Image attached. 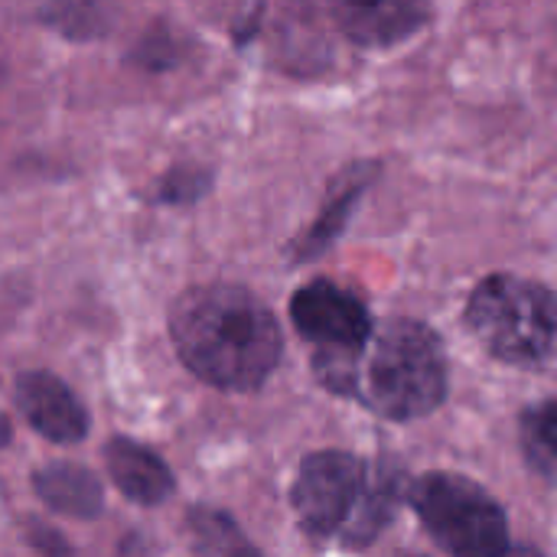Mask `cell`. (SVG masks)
<instances>
[{
  "label": "cell",
  "instance_id": "6da1fadb",
  "mask_svg": "<svg viewBox=\"0 0 557 557\" xmlns=\"http://www.w3.org/2000/svg\"><path fill=\"white\" fill-rule=\"evenodd\" d=\"M170 333L186 369L225 392L258 388L284 349L271 310L235 284H209L183 294L173 307Z\"/></svg>",
  "mask_w": 557,
  "mask_h": 557
},
{
  "label": "cell",
  "instance_id": "7a4b0ae2",
  "mask_svg": "<svg viewBox=\"0 0 557 557\" xmlns=\"http://www.w3.org/2000/svg\"><path fill=\"white\" fill-rule=\"evenodd\" d=\"M401 476L392 467H366L343 450H323L300 463L294 509L317 539L343 535L346 545L372 542L401 499Z\"/></svg>",
  "mask_w": 557,
  "mask_h": 557
},
{
  "label": "cell",
  "instance_id": "3957f363",
  "mask_svg": "<svg viewBox=\"0 0 557 557\" xmlns=\"http://www.w3.org/2000/svg\"><path fill=\"white\" fill-rule=\"evenodd\" d=\"M352 398L392 421H414L447 395V359L434 330L418 320H388L372 330L352 366Z\"/></svg>",
  "mask_w": 557,
  "mask_h": 557
},
{
  "label": "cell",
  "instance_id": "277c9868",
  "mask_svg": "<svg viewBox=\"0 0 557 557\" xmlns=\"http://www.w3.org/2000/svg\"><path fill=\"white\" fill-rule=\"evenodd\" d=\"M467 323L503 362L535 369L555 356V294L545 284L493 274L480 281L467 304Z\"/></svg>",
  "mask_w": 557,
  "mask_h": 557
},
{
  "label": "cell",
  "instance_id": "5b68a950",
  "mask_svg": "<svg viewBox=\"0 0 557 557\" xmlns=\"http://www.w3.org/2000/svg\"><path fill=\"white\" fill-rule=\"evenodd\" d=\"M421 525L454 557H490L509 545L503 506L460 473H428L408 493Z\"/></svg>",
  "mask_w": 557,
  "mask_h": 557
},
{
  "label": "cell",
  "instance_id": "8992f818",
  "mask_svg": "<svg viewBox=\"0 0 557 557\" xmlns=\"http://www.w3.org/2000/svg\"><path fill=\"white\" fill-rule=\"evenodd\" d=\"M290 320L317 352L320 382L333 392L349 385L352 366L372 336V317L362 300L330 281H313L300 287L290 300Z\"/></svg>",
  "mask_w": 557,
  "mask_h": 557
},
{
  "label": "cell",
  "instance_id": "52a82bcc",
  "mask_svg": "<svg viewBox=\"0 0 557 557\" xmlns=\"http://www.w3.org/2000/svg\"><path fill=\"white\" fill-rule=\"evenodd\" d=\"M339 29L359 46H398L414 36L428 16L431 0H326Z\"/></svg>",
  "mask_w": 557,
  "mask_h": 557
},
{
  "label": "cell",
  "instance_id": "ba28073f",
  "mask_svg": "<svg viewBox=\"0 0 557 557\" xmlns=\"http://www.w3.org/2000/svg\"><path fill=\"white\" fill-rule=\"evenodd\" d=\"M16 408L46 441L75 444L88 431V414L72 388L49 372H23L16 379Z\"/></svg>",
  "mask_w": 557,
  "mask_h": 557
},
{
  "label": "cell",
  "instance_id": "9c48e42d",
  "mask_svg": "<svg viewBox=\"0 0 557 557\" xmlns=\"http://www.w3.org/2000/svg\"><path fill=\"white\" fill-rule=\"evenodd\" d=\"M104 467L114 486L137 506H157L173 493V473L166 470V463L153 450L134 441H124V437L108 441Z\"/></svg>",
  "mask_w": 557,
  "mask_h": 557
},
{
  "label": "cell",
  "instance_id": "30bf717a",
  "mask_svg": "<svg viewBox=\"0 0 557 557\" xmlns=\"http://www.w3.org/2000/svg\"><path fill=\"white\" fill-rule=\"evenodd\" d=\"M33 483H36V493L42 496V503L52 506L62 516L91 519V516L101 512V503H104L101 483L88 470H82V467L52 463V467L39 470L33 476Z\"/></svg>",
  "mask_w": 557,
  "mask_h": 557
},
{
  "label": "cell",
  "instance_id": "8fae6325",
  "mask_svg": "<svg viewBox=\"0 0 557 557\" xmlns=\"http://www.w3.org/2000/svg\"><path fill=\"white\" fill-rule=\"evenodd\" d=\"M189 525L199 557H258L251 542L238 532V525L222 512L199 509L189 516Z\"/></svg>",
  "mask_w": 557,
  "mask_h": 557
},
{
  "label": "cell",
  "instance_id": "7c38bea8",
  "mask_svg": "<svg viewBox=\"0 0 557 557\" xmlns=\"http://www.w3.org/2000/svg\"><path fill=\"white\" fill-rule=\"evenodd\" d=\"M522 444L535 470H542L545 480H555L557 463V408L555 401H545L542 408L529 411L522 421Z\"/></svg>",
  "mask_w": 557,
  "mask_h": 557
},
{
  "label": "cell",
  "instance_id": "4fadbf2b",
  "mask_svg": "<svg viewBox=\"0 0 557 557\" xmlns=\"http://www.w3.org/2000/svg\"><path fill=\"white\" fill-rule=\"evenodd\" d=\"M362 189H366V183L362 180H352L339 196H333L330 202H326V209L320 212V219H317V225L310 228V235H307V245H304V255H313V251H320V248H326L336 235H339V228L346 225V219H349V212H352V206L359 202V196H362Z\"/></svg>",
  "mask_w": 557,
  "mask_h": 557
},
{
  "label": "cell",
  "instance_id": "5bb4252c",
  "mask_svg": "<svg viewBox=\"0 0 557 557\" xmlns=\"http://www.w3.org/2000/svg\"><path fill=\"white\" fill-rule=\"evenodd\" d=\"M490 557H542V555H539L535 548H509V545H506V548H499L496 555H490Z\"/></svg>",
  "mask_w": 557,
  "mask_h": 557
}]
</instances>
